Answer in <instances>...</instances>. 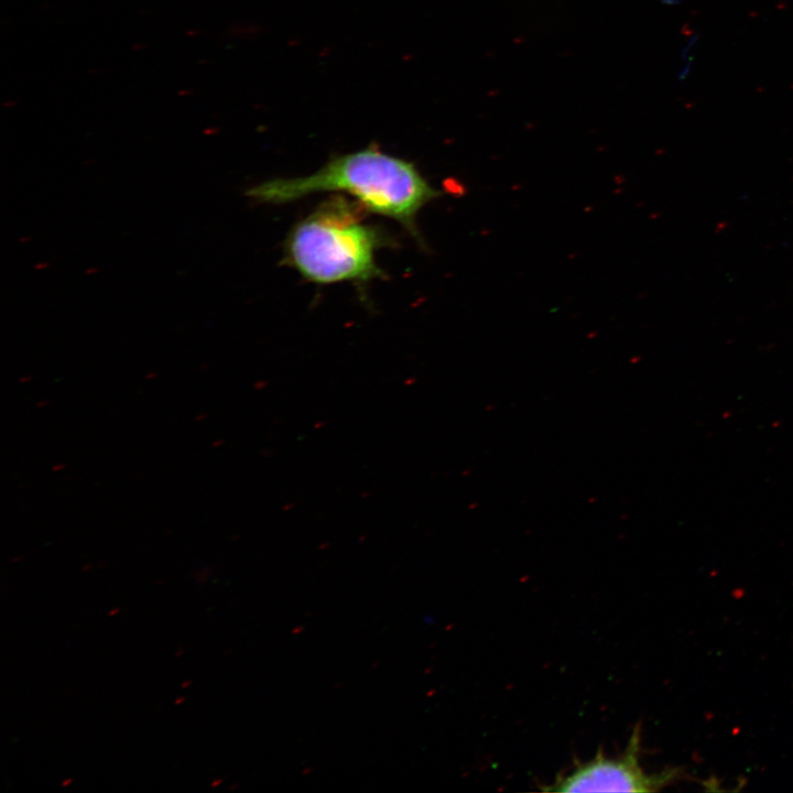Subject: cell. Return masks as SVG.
<instances>
[{
	"instance_id": "3",
	"label": "cell",
	"mask_w": 793,
	"mask_h": 793,
	"mask_svg": "<svg viewBox=\"0 0 793 793\" xmlns=\"http://www.w3.org/2000/svg\"><path fill=\"white\" fill-rule=\"evenodd\" d=\"M678 769L647 773L640 763V730H633L621 756L607 758L598 752L576 763L544 787L548 792H654L673 782Z\"/></svg>"
},
{
	"instance_id": "11",
	"label": "cell",
	"mask_w": 793,
	"mask_h": 793,
	"mask_svg": "<svg viewBox=\"0 0 793 793\" xmlns=\"http://www.w3.org/2000/svg\"><path fill=\"white\" fill-rule=\"evenodd\" d=\"M185 700V697H180L175 700V704L178 705L181 702Z\"/></svg>"
},
{
	"instance_id": "2",
	"label": "cell",
	"mask_w": 793,
	"mask_h": 793,
	"mask_svg": "<svg viewBox=\"0 0 793 793\" xmlns=\"http://www.w3.org/2000/svg\"><path fill=\"white\" fill-rule=\"evenodd\" d=\"M363 209L340 196L322 203L290 230L283 263L319 284L380 278L376 253L388 240L363 220Z\"/></svg>"
},
{
	"instance_id": "9",
	"label": "cell",
	"mask_w": 793,
	"mask_h": 793,
	"mask_svg": "<svg viewBox=\"0 0 793 793\" xmlns=\"http://www.w3.org/2000/svg\"><path fill=\"white\" fill-rule=\"evenodd\" d=\"M69 783H72V779H68L62 783V786H67Z\"/></svg>"
},
{
	"instance_id": "7",
	"label": "cell",
	"mask_w": 793,
	"mask_h": 793,
	"mask_svg": "<svg viewBox=\"0 0 793 793\" xmlns=\"http://www.w3.org/2000/svg\"><path fill=\"white\" fill-rule=\"evenodd\" d=\"M118 612H119V608H113L112 610H110V611L108 612V615H109V616H113V615H116V613H118Z\"/></svg>"
},
{
	"instance_id": "10",
	"label": "cell",
	"mask_w": 793,
	"mask_h": 793,
	"mask_svg": "<svg viewBox=\"0 0 793 793\" xmlns=\"http://www.w3.org/2000/svg\"><path fill=\"white\" fill-rule=\"evenodd\" d=\"M184 652H185L184 649H178V650H177V653H175V655L178 656V655H181V654L184 653Z\"/></svg>"
},
{
	"instance_id": "1",
	"label": "cell",
	"mask_w": 793,
	"mask_h": 793,
	"mask_svg": "<svg viewBox=\"0 0 793 793\" xmlns=\"http://www.w3.org/2000/svg\"><path fill=\"white\" fill-rule=\"evenodd\" d=\"M322 192L350 194L366 210L399 221L414 237L417 214L441 196L413 163L373 145L334 156L309 175L264 181L246 195L257 203L286 204Z\"/></svg>"
},
{
	"instance_id": "5",
	"label": "cell",
	"mask_w": 793,
	"mask_h": 793,
	"mask_svg": "<svg viewBox=\"0 0 793 793\" xmlns=\"http://www.w3.org/2000/svg\"><path fill=\"white\" fill-rule=\"evenodd\" d=\"M693 66H694V58L687 59L683 62V65L681 66L680 70L676 74V80L680 84H684L688 80L693 73Z\"/></svg>"
},
{
	"instance_id": "6",
	"label": "cell",
	"mask_w": 793,
	"mask_h": 793,
	"mask_svg": "<svg viewBox=\"0 0 793 793\" xmlns=\"http://www.w3.org/2000/svg\"><path fill=\"white\" fill-rule=\"evenodd\" d=\"M660 2L665 7H677L682 4L683 0H660Z\"/></svg>"
},
{
	"instance_id": "4",
	"label": "cell",
	"mask_w": 793,
	"mask_h": 793,
	"mask_svg": "<svg viewBox=\"0 0 793 793\" xmlns=\"http://www.w3.org/2000/svg\"><path fill=\"white\" fill-rule=\"evenodd\" d=\"M700 39L699 33H693L688 36L687 41L684 43L680 51V58L685 62L687 59L693 58V51L698 44Z\"/></svg>"
},
{
	"instance_id": "8",
	"label": "cell",
	"mask_w": 793,
	"mask_h": 793,
	"mask_svg": "<svg viewBox=\"0 0 793 793\" xmlns=\"http://www.w3.org/2000/svg\"><path fill=\"white\" fill-rule=\"evenodd\" d=\"M191 683H192V681L183 682L182 685H181V687H182V688H186Z\"/></svg>"
}]
</instances>
